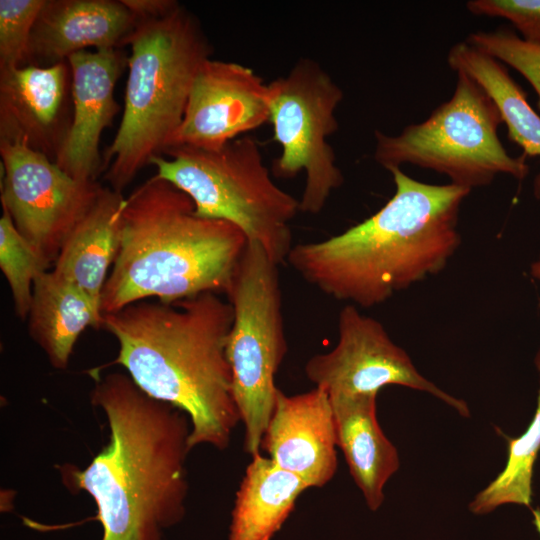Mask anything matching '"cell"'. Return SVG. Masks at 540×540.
I'll list each match as a JSON object with an SVG mask.
<instances>
[{"instance_id":"obj_2","label":"cell","mask_w":540,"mask_h":540,"mask_svg":"<svg viewBox=\"0 0 540 540\" xmlns=\"http://www.w3.org/2000/svg\"><path fill=\"white\" fill-rule=\"evenodd\" d=\"M394 195L373 215L328 239L297 244L290 266L323 294L364 308L436 275L461 243L459 211L471 190L388 170Z\"/></svg>"},{"instance_id":"obj_18","label":"cell","mask_w":540,"mask_h":540,"mask_svg":"<svg viewBox=\"0 0 540 540\" xmlns=\"http://www.w3.org/2000/svg\"><path fill=\"white\" fill-rule=\"evenodd\" d=\"M125 201L122 192L103 187L93 206L66 238L53 265V272L81 289L99 307L121 246Z\"/></svg>"},{"instance_id":"obj_19","label":"cell","mask_w":540,"mask_h":540,"mask_svg":"<svg viewBox=\"0 0 540 540\" xmlns=\"http://www.w3.org/2000/svg\"><path fill=\"white\" fill-rule=\"evenodd\" d=\"M28 331L52 367L65 369L79 336L88 328H101L100 307L81 289L55 272L35 280Z\"/></svg>"},{"instance_id":"obj_13","label":"cell","mask_w":540,"mask_h":540,"mask_svg":"<svg viewBox=\"0 0 540 540\" xmlns=\"http://www.w3.org/2000/svg\"><path fill=\"white\" fill-rule=\"evenodd\" d=\"M67 60L0 70V142L20 144L55 162L72 116Z\"/></svg>"},{"instance_id":"obj_4","label":"cell","mask_w":540,"mask_h":540,"mask_svg":"<svg viewBox=\"0 0 540 540\" xmlns=\"http://www.w3.org/2000/svg\"><path fill=\"white\" fill-rule=\"evenodd\" d=\"M247 243L237 226L197 215L187 194L155 174L126 197L101 313L152 298L175 303L205 292L227 295Z\"/></svg>"},{"instance_id":"obj_29","label":"cell","mask_w":540,"mask_h":540,"mask_svg":"<svg viewBox=\"0 0 540 540\" xmlns=\"http://www.w3.org/2000/svg\"><path fill=\"white\" fill-rule=\"evenodd\" d=\"M532 514H533V523L536 527L537 532L540 535V509L536 508L532 510Z\"/></svg>"},{"instance_id":"obj_1","label":"cell","mask_w":540,"mask_h":540,"mask_svg":"<svg viewBox=\"0 0 540 540\" xmlns=\"http://www.w3.org/2000/svg\"><path fill=\"white\" fill-rule=\"evenodd\" d=\"M90 401L107 418L109 442L86 468H61L63 480L94 499L102 540H161L185 514L188 415L120 372L98 378Z\"/></svg>"},{"instance_id":"obj_25","label":"cell","mask_w":540,"mask_h":540,"mask_svg":"<svg viewBox=\"0 0 540 540\" xmlns=\"http://www.w3.org/2000/svg\"><path fill=\"white\" fill-rule=\"evenodd\" d=\"M45 0H0V70L23 66Z\"/></svg>"},{"instance_id":"obj_5","label":"cell","mask_w":540,"mask_h":540,"mask_svg":"<svg viewBox=\"0 0 540 540\" xmlns=\"http://www.w3.org/2000/svg\"><path fill=\"white\" fill-rule=\"evenodd\" d=\"M127 45L124 111L102 156L104 178L119 192L169 147L194 78L212 54L199 20L181 4L167 15L137 20Z\"/></svg>"},{"instance_id":"obj_11","label":"cell","mask_w":540,"mask_h":540,"mask_svg":"<svg viewBox=\"0 0 540 540\" xmlns=\"http://www.w3.org/2000/svg\"><path fill=\"white\" fill-rule=\"evenodd\" d=\"M306 377L329 398L377 395L387 385L427 392L469 417L464 400L437 387L415 367L407 352L395 344L384 326L345 305L338 316V340L333 349L313 355L305 364Z\"/></svg>"},{"instance_id":"obj_3","label":"cell","mask_w":540,"mask_h":540,"mask_svg":"<svg viewBox=\"0 0 540 540\" xmlns=\"http://www.w3.org/2000/svg\"><path fill=\"white\" fill-rule=\"evenodd\" d=\"M230 302L205 292L175 303L142 300L103 314L101 328L119 343L114 363L149 396L185 412L189 446L229 447L241 422L226 355Z\"/></svg>"},{"instance_id":"obj_26","label":"cell","mask_w":540,"mask_h":540,"mask_svg":"<svg viewBox=\"0 0 540 540\" xmlns=\"http://www.w3.org/2000/svg\"><path fill=\"white\" fill-rule=\"evenodd\" d=\"M466 7L474 15L510 21L524 40L540 46V0H471Z\"/></svg>"},{"instance_id":"obj_6","label":"cell","mask_w":540,"mask_h":540,"mask_svg":"<svg viewBox=\"0 0 540 540\" xmlns=\"http://www.w3.org/2000/svg\"><path fill=\"white\" fill-rule=\"evenodd\" d=\"M150 165L192 199L197 215L234 224L277 265L287 260L299 200L272 180L255 138L241 136L216 150L170 147Z\"/></svg>"},{"instance_id":"obj_23","label":"cell","mask_w":540,"mask_h":540,"mask_svg":"<svg viewBox=\"0 0 540 540\" xmlns=\"http://www.w3.org/2000/svg\"><path fill=\"white\" fill-rule=\"evenodd\" d=\"M50 265L19 233L9 213L0 218V269L5 276L17 316L27 319L36 278Z\"/></svg>"},{"instance_id":"obj_7","label":"cell","mask_w":540,"mask_h":540,"mask_svg":"<svg viewBox=\"0 0 540 540\" xmlns=\"http://www.w3.org/2000/svg\"><path fill=\"white\" fill-rule=\"evenodd\" d=\"M500 112L484 89L458 72L454 92L423 122L398 135L376 130L374 160L389 170L411 164L444 174L450 183L472 190L497 175L522 180L529 173L526 156L512 157L498 136Z\"/></svg>"},{"instance_id":"obj_15","label":"cell","mask_w":540,"mask_h":540,"mask_svg":"<svg viewBox=\"0 0 540 540\" xmlns=\"http://www.w3.org/2000/svg\"><path fill=\"white\" fill-rule=\"evenodd\" d=\"M336 431L326 391L286 395L279 388L261 448L280 468L321 488L337 471Z\"/></svg>"},{"instance_id":"obj_27","label":"cell","mask_w":540,"mask_h":540,"mask_svg":"<svg viewBox=\"0 0 540 540\" xmlns=\"http://www.w3.org/2000/svg\"><path fill=\"white\" fill-rule=\"evenodd\" d=\"M137 20L158 18L174 11L180 3L174 0H122Z\"/></svg>"},{"instance_id":"obj_22","label":"cell","mask_w":540,"mask_h":540,"mask_svg":"<svg viewBox=\"0 0 540 540\" xmlns=\"http://www.w3.org/2000/svg\"><path fill=\"white\" fill-rule=\"evenodd\" d=\"M540 379V350L535 357ZM508 457L501 473L470 502L474 514H487L501 505L529 507L532 500V479L540 451V382L537 407L529 427L519 437L508 438Z\"/></svg>"},{"instance_id":"obj_10","label":"cell","mask_w":540,"mask_h":540,"mask_svg":"<svg viewBox=\"0 0 540 540\" xmlns=\"http://www.w3.org/2000/svg\"><path fill=\"white\" fill-rule=\"evenodd\" d=\"M1 204L19 233L51 266L104 186L80 181L26 146L0 142Z\"/></svg>"},{"instance_id":"obj_9","label":"cell","mask_w":540,"mask_h":540,"mask_svg":"<svg viewBox=\"0 0 540 540\" xmlns=\"http://www.w3.org/2000/svg\"><path fill=\"white\" fill-rule=\"evenodd\" d=\"M273 139L281 153L272 162L274 177L290 179L301 171L305 186L300 212L320 213L344 176L327 138L338 129L336 110L344 92L322 66L299 59L290 71L269 83Z\"/></svg>"},{"instance_id":"obj_8","label":"cell","mask_w":540,"mask_h":540,"mask_svg":"<svg viewBox=\"0 0 540 540\" xmlns=\"http://www.w3.org/2000/svg\"><path fill=\"white\" fill-rule=\"evenodd\" d=\"M226 296L233 308L226 344L233 397L244 425V450L254 457L274 410L275 375L288 349L278 265L258 242L248 241Z\"/></svg>"},{"instance_id":"obj_16","label":"cell","mask_w":540,"mask_h":540,"mask_svg":"<svg viewBox=\"0 0 540 540\" xmlns=\"http://www.w3.org/2000/svg\"><path fill=\"white\" fill-rule=\"evenodd\" d=\"M136 23L122 0H45L24 65L51 66L87 47L119 49L127 45Z\"/></svg>"},{"instance_id":"obj_21","label":"cell","mask_w":540,"mask_h":540,"mask_svg":"<svg viewBox=\"0 0 540 540\" xmlns=\"http://www.w3.org/2000/svg\"><path fill=\"white\" fill-rule=\"evenodd\" d=\"M447 63L456 73L475 80L490 96L506 124L509 140L522 148L523 155L540 158V116L506 66L466 41L450 48ZM533 192L540 199V172L534 179Z\"/></svg>"},{"instance_id":"obj_24","label":"cell","mask_w":540,"mask_h":540,"mask_svg":"<svg viewBox=\"0 0 540 540\" xmlns=\"http://www.w3.org/2000/svg\"><path fill=\"white\" fill-rule=\"evenodd\" d=\"M466 42L518 71L537 93L540 110V46L507 27L471 33Z\"/></svg>"},{"instance_id":"obj_20","label":"cell","mask_w":540,"mask_h":540,"mask_svg":"<svg viewBox=\"0 0 540 540\" xmlns=\"http://www.w3.org/2000/svg\"><path fill=\"white\" fill-rule=\"evenodd\" d=\"M308 488L269 457H252L236 493L229 540H271Z\"/></svg>"},{"instance_id":"obj_14","label":"cell","mask_w":540,"mask_h":540,"mask_svg":"<svg viewBox=\"0 0 540 540\" xmlns=\"http://www.w3.org/2000/svg\"><path fill=\"white\" fill-rule=\"evenodd\" d=\"M72 75V122L55 163L80 181H97L103 173L99 144L120 107L114 88L128 56L120 49L80 51L67 59Z\"/></svg>"},{"instance_id":"obj_12","label":"cell","mask_w":540,"mask_h":540,"mask_svg":"<svg viewBox=\"0 0 540 540\" xmlns=\"http://www.w3.org/2000/svg\"><path fill=\"white\" fill-rule=\"evenodd\" d=\"M269 116V83L250 67L210 58L194 78L168 148L216 150L269 122Z\"/></svg>"},{"instance_id":"obj_17","label":"cell","mask_w":540,"mask_h":540,"mask_svg":"<svg viewBox=\"0 0 540 540\" xmlns=\"http://www.w3.org/2000/svg\"><path fill=\"white\" fill-rule=\"evenodd\" d=\"M376 398L377 395L329 398L337 446L372 511L382 505L385 484L400 467L398 451L378 423Z\"/></svg>"},{"instance_id":"obj_28","label":"cell","mask_w":540,"mask_h":540,"mask_svg":"<svg viewBox=\"0 0 540 540\" xmlns=\"http://www.w3.org/2000/svg\"><path fill=\"white\" fill-rule=\"evenodd\" d=\"M531 274L534 278L540 280V256L539 258L531 265Z\"/></svg>"}]
</instances>
